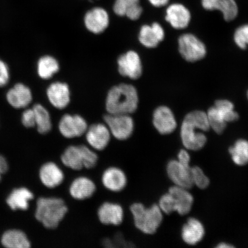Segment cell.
Instances as JSON below:
<instances>
[{"instance_id":"cell-1","label":"cell","mask_w":248,"mask_h":248,"mask_svg":"<svg viewBox=\"0 0 248 248\" xmlns=\"http://www.w3.org/2000/svg\"><path fill=\"white\" fill-rule=\"evenodd\" d=\"M207 113L201 110L191 111L186 116L181 126L183 144L188 150L198 151L202 148L207 141L206 136L196 129L206 132L210 129Z\"/></svg>"},{"instance_id":"cell-2","label":"cell","mask_w":248,"mask_h":248,"mask_svg":"<svg viewBox=\"0 0 248 248\" xmlns=\"http://www.w3.org/2000/svg\"><path fill=\"white\" fill-rule=\"evenodd\" d=\"M139 97L134 86L121 84L113 87L108 92L106 107L108 113L129 114L137 109Z\"/></svg>"},{"instance_id":"cell-3","label":"cell","mask_w":248,"mask_h":248,"mask_svg":"<svg viewBox=\"0 0 248 248\" xmlns=\"http://www.w3.org/2000/svg\"><path fill=\"white\" fill-rule=\"evenodd\" d=\"M67 212V207L61 198L41 197L37 201L35 217L46 228L54 229Z\"/></svg>"},{"instance_id":"cell-4","label":"cell","mask_w":248,"mask_h":248,"mask_svg":"<svg viewBox=\"0 0 248 248\" xmlns=\"http://www.w3.org/2000/svg\"><path fill=\"white\" fill-rule=\"evenodd\" d=\"M130 210L136 227L145 234L155 233L162 222V210L157 204L146 208L142 203H135L131 205Z\"/></svg>"},{"instance_id":"cell-5","label":"cell","mask_w":248,"mask_h":248,"mask_svg":"<svg viewBox=\"0 0 248 248\" xmlns=\"http://www.w3.org/2000/svg\"><path fill=\"white\" fill-rule=\"evenodd\" d=\"M193 201V196L187 189L175 186L160 198L159 206L162 212L168 215L177 211L180 215H185L190 212Z\"/></svg>"},{"instance_id":"cell-6","label":"cell","mask_w":248,"mask_h":248,"mask_svg":"<svg viewBox=\"0 0 248 248\" xmlns=\"http://www.w3.org/2000/svg\"><path fill=\"white\" fill-rule=\"evenodd\" d=\"M61 160L65 166L73 170L91 169L97 164L98 155L86 145H71L62 154Z\"/></svg>"},{"instance_id":"cell-7","label":"cell","mask_w":248,"mask_h":248,"mask_svg":"<svg viewBox=\"0 0 248 248\" xmlns=\"http://www.w3.org/2000/svg\"><path fill=\"white\" fill-rule=\"evenodd\" d=\"M207 116L210 127L218 134L224 131L228 123L235 122L239 118L233 104L226 100L217 101L207 111Z\"/></svg>"},{"instance_id":"cell-8","label":"cell","mask_w":248,"mask_h":248,"mask_svg":"<svg viewBox=\"0 0 248 248\" xmlns=\"http://www.w3.org/2000/svg\"><path fill=\"white\" fill-rule=\"evenodd\" d=\"M178 44L180 54L187 62L202 60L206 55L205 45L193 34L186 33L180 36Z\"/></svg>"},{"instance_id":"cell-9","label":"cell","mask_w":248,"mask_h":248,"mask_svg":"<svg viewBox=\"0 0 248 248\" xmlns=\"http://www.w3.org/2000/svg\"><path fill=\"white\" fill-rule=\"evenodd\" d=\"M104 121L114 138L119 140H125L131 137L134 130V122L129 114L108 113Z\"/></svg>"},{"instance_id":"cell-10","label":"cell","mask_w":248,"mask_h":248,"mask_svg":"<svg viewBox=\"0 0 248 248\" xmlns=\"http://www.w3.org/2000/svg\"><path fill=\"white\" fill-rule=\"evenodd\" d=\"M88 128L85 120L79 115L65 114L59 124V130L62 135L67 139L80 137L85 134Z\"/></svg>"},{"instance_id":"cell-11","label":"cell","mask_w":248,"mask_h":248,"mask_svg":"<svg viewBox=\"0 0 248 248\" xmlns=\"http://www.w3.org/2000/svg\"><path fill=\"white\" fill-rule=\"evenodd\" d=\"M119 71L121 75L132 79H138L142 74V64L139 55L130 51L121 55L118 60Z\"/></svg>"},{"instance_id":"cell-12","label":"cell","mask_w":248,"mask_h":248,"mask_svg":"<svg viewBox=\"0 0 248 248\" xmlns=\"http://www.w3.org/2000/svg\"><path fill=\"white\" fill-rule=\"evenodd\" d=\"M85 133L87 141L95 150H104L110 141V132L104 124H94L88 128Z\"/></svg>"},{"instance_id":"cell-13","label":"cell","mask_w":248,"mask_h":248,"mask_svg":"<svg viewBox=\"0 0 248 248\" xmlns=\"http://www.w3.org/2000/svg\"><path fill=\"white\" fill-rule=\"evenodd\" d=\"M155 128L160 134L167 135L175 131L177 123L171 110L166 106L157 108L153 116Z\"/></svg>"},{"instance_id":"cell-14","label":"cell","mask_w":248,"mask_h":248,"mask_svg":"<svg viewBox=\"0 0 248 248\" xmlns=\"http://www.w3.org/2000/svg\"><path fill=\"white\" fill-rule=\"evenodd\" d=\"M6 99L12 108L17 109L26 108L32 101V92L26 85L18 83L9 90Z\"/></svg>"},{"instance_id":"cell-15","label":"cell","mask_w":248,"mask_h":248,"mask_svg":"<svg viewBox=\"0 0 248 248\" xmlns=\"http://www.w3.org/2000/svg\"><path fill=\"white\" fill-rule=\"evenodd\" d=\"M191 17L188 9L179 3L170 4L167 8L166 20L173 29H186L190 22Z\"/></svg>"},{"instance_id":"cell-16","label":"cell","mask_w":248,"mask_h":248,"mask_svg":"<svg viewBox=\"0 0 248 248\" xmlns=\"http://www.w3.org/2000/svg\"><path fill=\"white\" fill-rule=\"evenodd\" d=\"M191 169L186 168L178 161L172 160L167 166V172L170 178L176 186L189 189L194 185Z\"/></svg>"},{"instance_id":"cell-17","label":"cell","mask_w":248,"mask_h":248,"mask_svg":"<svg viewBox=\"0 0 248 248\" xmlns=\"http://www.w3.org/2000/svg\"><path fill=\"white\" fill-rule=\"evenodd\" d=\"M40 182L48 188H54L61 185L64 181L63 172L57 164L46 163L40 167L39 172Z\"/></svg>"},{"instance_id":"cell-18","label":"cell","mask_w":248,"mask_h":248,"mask_svg":"<svg viewBox=\"0 0 248 248\" xmlns=\"http://www.w3.org/2000/svg\"><path fill=\"white\" fill-rule=\"evenodd\" d=\"M109 23L107 12L103 8H95L85 15V26L91 32L100 33L107 29Z\"/></svg>"},{"instance_id":"cell-19","label":"cell","mask_w":248,"mask_h":248,"mask_svg":"<svg viewBox=\"0 0 248 248\" xmlns=\"http://www.w3.org/2000/svg\"><path fill=\"white\" fill-rule=\"evenodd\" d=\"M98 219L105 225H120L124 219V210L119 204L105 202L98 210Z\"/></svg>"},{"instance_id":"cell-20","label":"cell","mask_w":248,"mask_h":248,"mask_svg":"<svg viewBox=\"0 0 248 248\" xmlns=\"http://www.w3.org/2000/svg\"><path fill=\"white\" fill-rule=\"evenodd\" d=\"M165 36L163 27L159 23H154L151 26L145 25L141 28L139 40L147 48L156 47Z\"/></svg>"},{"instance_id":"cell-21","label":"cell","mask_w":248,"mask_h":248,"mask_svg":"<svg viewBox=\"0 0 248 248\" xmlns=\"http://www.w3.org/2000/svg\"><path fill=\"white\" fill-rule=\"evenodd\" d=\"M102 182L108 190L120 192L126 187L127 178L122 170L117 167H110L105 170L102 174Z\"/></svg>"},{"instance_id":"cell-22","label":"cell","mask_w":248,"mask_h":248,"mask_svg":"<svg viewBox=\"0 0 248 248\" xmlns=\"http://www.w3.org/2000/svg\"><path fill=\"white\" fill-rule=\"evenodd\" d=\"M46 95L50 103L58 108H64L69 105L70 93L66 83L55 82L48 87Z\"/></svg>"},{"instance_id":"cell-23","label":"cell","mask_w":248,"mask_h":248,"mask_svg":"<svg viewBox=\"0 0 248 248\" xmlns=\"http://www.w3.org/2000/svg\"><path fill=\"white\" fill-rule=\"evenodd\" d=\"M34 195L29 188L24 187L16 188L11 192L6 200V203L11 210H27L30 207V202Z\"/></svg>"},{"instance_id":"cell-24","label":"cell","mask_w":248,"mask_h":248,"mask_svg":"<svg viewBox=\"0 0 248 248\" xmlns=\"http://www.w3.org/2000/svg\"><path fill=\"white\" fill-rule=\"evenodd\" d=\"M96 186L91 179L81 176L72 182L70 187V194L74 199L85 200L94 194Z\"/></svg>"},{"instance_id":"cell-25","label":"cell","mask_w":248,"mask_h":248,"mask_svg":"<svg viewBox=\"0 0 248 248\" xmlns=\"http://www.w3.org/2000/svg\"><path fill=\"white\" fill-rule=\"evenodd\" d=\"M2 246L7 248H30L31 242L27 234L20 229L5 231L1 237Z\"/></svg>"},{"instance_id":"cell-26","label":"cell","mask_w":248,"mask_h":248,"mask_svg":"<svg viewBox=\"0 0 248 248\" xmlns=\"http://www.w3.org/2000/svg\"><path fill=\"white\" fill-rule=\"evenodd\" d=\"M113 10L117 15L126 16L132 20H138L142 12L139 0H116Z\"/></svg>"},{"instance_id":"cell-27","label":"cell","mask_w":248,"mask_h":248,"mask_svg":"<svg viewBox=\"0 0 248 248\" xmlns=\"http://www.w3.org/2000/svg\"><path fill=\"white\" fill-rule=\"evenodd\" d=\"M204 229L202 224L198 220L191 218L183 227L182 236L186 243L195 245L202 239Z\"/></svg>"},{"instance_id":"cell-28","label":"cell","mask_w":248,"mask_h":248,"mask_svg":"<svg viewBox=\"0 0 248 248\" xmlns=\"http://www.w3.org/2000/svg\"><path fill=\"white\" fill-rule=\"evenodd\" d=\"M60 66L57 60L51 56L46 55L40 58L37 65L39 76L43 79H48L57 73Z\"/></svg>"},{"instance_id":"cell-29","label":"cell","mask_w":248,"mask_h":248,"mask_svg":"<svg viewBox=\"0 0 248 248\" xmlns=\"http://www.w3.org/2000/svg\"><path fill=\"white\" fill-rule=\"evenodd\" d=\"M35 114L36 126L40 134L50 132L52 123L50 115L47 110L42 105L36 104L33 107Z\"/></svg>"},{"instance_id":"cell-30","label":"cell","mask_w":248,"mask_h":248,"mask_svg":"<svg viewBox=\"0 0 248 248\" xmlns=\"http://www.w3.org/2000/svg\"><path fill=\"white\" fill-rule=\"evenodd\" d=\"M233 162L238 166H244L248 163V141L238 140L233 147L229 148Z\"/></svg>"},{"instance_id":"cell-31","label":"cell","mask_w":248,"mask_h":248,"mask_svg":"<svg viewBox=\"0 0 248 248\" xmlns=\"http://www.w3.org/2000/svg\"><path fill=\"white\" fill-rule=\"evenodd\" d=\"M217 10L221 12L226 21L235 19L238 13V8L235 0H219Z\"/></svg>"},{"instance_id":"cell-32","label":"cell","mask_w":248,"mask_h":248,"mask_svg":"<svg viewBox=\"0 0 248 248\" xmlns=\"http://www.w3.org/2000/svg\"><path fill=\"white\" fill-rule=\"evenodd\" d=\"M191 172L194 185L201 189L206 188L209 186V179L200 167H193L191 169Z\"/></svg>"},{"instance_id":"cell-33","label":"cell","mask_w":248,"mask_h":248,"mask_svg":"<svg viewBox=\"0 0 248 248\" xmlns=\"http://www.w3.org/2000/svg\"><path fill=\"white\" fill-rule=\"evenodd\" d=\"M234 40L235 44L241 49H246L248 46V24L238 27L235 31Z\"/></svg>"},{"instance_id":"cell-34","label":"cell","mask_w":248,"mask_h":248,"mask_svg":"<svg viewBox=\"0 0 248 248\" xmlns=\"http://www.w3.org/2000/svg\"><path fill=\"white\" fill-rule=\"evenodd\" d=\"M21 121L26 128H31L36 126L35 114L33 108H27L23 111Z\"/></svg>"},{"instance_id":"cell-35","label":"cell","mask_w":248,"mask_h":248,"mask_svg":"<svg viewBox=\"0 0 248 248\" xmlns=\"http://www.w3.org/2000/svg\"><path fill=\"white\" fill-rule=\"evenodd\" d=\"M10 79V71L7 63L0 59V88L7 85Z\"/></svg>"},{"instance_id":"cell-36","label":"cell","mask_w":248,"mask_h":248,"mask_svg":"<svg viewBox=\"0 0 248 248\" xmlns=\"http://www.w3.org/2000/svg\"><path fill=\"white\" fill-rule=\"evenodd\" d=\"M178 159V162L181 163L182 165L185 166L186 168H191L190 165H189V162H190V155H189L185 150H182L179 152Z\"/></svg>"},{"instance_id":"cell-37","label":"cell","mask_w":248,"mask_h":248,"mask_svg":"<svg viewBox=\"0 0 248 248\" xmlns=\"http://www.w3.org/2000/svg\"><path fill=\"white\" fill-rule=\"evenodd\" d=\"M219 0H202V5L207 11L217 10Z\"/></svg>"},{"instance_id":"cell-38","label":"cell","mask_w":248,"mask_h":248,"mask_svg":"<svg viewBox=\"0 0 248 248\" xmlns=\"http://www.w3.org/2000/svg\"><path fill=\"white\" fill-rule=\"evenodd\" d=\"M9 170V164L7 159H5L4 156L0 155V172L2 174L7 173Z\"/></svg>"},{"instance_id":"cell-39","label":"cell","mask_w":248,"mask_h":248,"mask_svg":"<svg viewBox=\"0 0 248 248\" xmlns=\"http://www.w3.org/2000/svg\"><path fill=\"white\" fill-rule=\"evenodd\" d=\"M148 1L155 7H162L168 4L170 0H148Z\"/></svg>"},{"instance_id":"cell-40","label":"cell","mask_w":248,"mask_h":248,"mask_svg":"<svg viewBox=\"0 0 248 248\" xmlns=\"http://www.w3.org/2000/svg\"><path fill=\"white\" fill-rule=\"evenodd\" d=\"M233 247V246H231V245L225 243L219 244L218 246L217 247V248H231Z\"/></svg>"},{"instance_id":"cell-41","label":"cell","mask_w":248,"mask_h":248,"mask_svg":"<svg viewBox=\"0 0 248 248\" xmlns=\"http://www.w3.org/2000/svg\"><path fill=\"white\" fill-rule=\"evenodd\" d=\"M2 173L1 172H0V182H1V178H2Z\"/></svg>"},{"instance_id":"cell-42","label":"cell","mask_w":248,"mask_h":248,"mask_svg":"<svg viewBox=\"0 0 248 248\" xmlns=\"http://www.w3.org/2000/svg\"><path fill=\"white\" fill-rule=\"evenodd\" d=\"M247 98H248V92H247Z\"/></svg>"}]
</instances>
